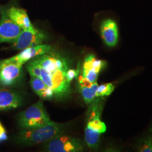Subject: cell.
I'll return each instance as SVG.
<instances>
[{
  "label": "cell",
  "mask_w": 152,
  "mask_h": 152,
  "mask_svg": "<svg viewBox=\"0 0 152 152\" xmlns=\"http://www.w3.org/2000/svg\"><path fill=\"white\" fill-rule=\"evenodd\" d=\"M70 65L65 55L52 49L28 61L26 68L31 76L41 78L53 90L55 99L63 100L71 94V83L66 78Z\"/></svg>",
  "instance_id": "cell-1"
},
{
  "label": "cell",
  "mask_w": 152,
  "mask_h": 152,
  "mask_svg": "<svg viewBox=\"0 0 152 152\" xmlns=\"http://www.w3.org/2000/svg\"><path fill=\"white\" fill-rule=\"evenodd\" d=\"M89 105L85 139L87 146L95 149L99 145L100 136L107 130V126L100 119L103 110L102 99L96 98Z\"/></svg>",
  "instance_id": "cell-2"
},
{
  "label": "cell",
  "mask_w": 152,
  "mask_h": 152,
  "mask_svg": "<svg viewBox=\"0 0 152 152\" xmlns=\"http://www.w3.org/2000/svg\"><path fill=\"white\" fill-rule=\"evenodd\" d=\"M78 78V90L81 95L83 99L84 102L87 104L92 103V102L96 98V91L98 85L97 82L91 83L87 81L81 76L77 77Z\"/></svg>",
  "instance_id": "cell-14"
},
{
  "label": "cell",
  "mask_w": 152,
  "mask_h": 152,
  "mask_svg": "<svg viewBox=\"0 0 152 152\" xmlns=\"http://www.w3.org/2000/svg\"><path fill=\"white\" fill-rule=\"evenodd\" d=\"M7 13L11 20L23 30L36 32L38 30L34 27L31 22L27 13L23 9L12 6L7 7Z\"/></svg>",
  "instance_id": "cell-12"
},
{
  "label": "cell",
  "mask_w": 152,
  "mask_h": 152,
  "mask_svg": "<svg viewBox=\"0 0 152 152\" xmlns=\"http://www.w3.org/2000/svg\"><path fill=\"white\" fill-rule=\"evenodd\" d=\"M22 77V65L0 60V86L15 85L20 81Z\"/></svg>",
  "instance_id": "cell-7"
},
{
  "label": "cell",
  "mask_w": 152,
  "mask_h": 152,
  "mask_svg": "<svg viewBox=\"0 0 152 152\" xmlns=\"http://www.w3.org/2000/svg\"><path fill=\"white\" fill-rule=\"evenodd\" d=\"M22 96L18 93L9 89H0V110L16 108L22 104Z\"/></svg>",
  "instance_id": "cell-13"
},
{
  "label": "cell",
  "mask_w": 152,
  "mask_h": 152,
  "mask_svg": "<svg viewBox=\"0 0 152 152\" xmlns=\"http://www.w3.org/2000/svg\"><path fill=\"white\" fill-rule=\"evenodd\" d=\"M45 149L49 152H78L84 149L81 140L63 134L45 142Z\"/></svg>",
  "instance_id": "cell-5"
},
{
  "label": "cell",
  "mask_w": 152,
  "mask_h": 152,
  "mask_svg": "<svg viewBox=\"0 0 152 152\" xmlns=\"http://www.w3.org/2000/svg\"><path fill=\"white\" fill-rule=\"evenodd\" d=\"M139 151L141 152H152V135L149 134L142 138L139 142Z\"/></svg>",
  "instance_id": "cell-17"
},
{
  "label": "cell",
  "mask_w": 152,
  "mask_h": 152,
  "mask_svg": "<svg viewBox=\"0 0 152 152\" xmlns=\"http://www.w3.org/2000/svg\"><path fill=\"white\" fill-rule=\"evenodd\" d=\"M52 49V46L50 45L42 44L23 49L18 54L3 60L6 62H14L19 65H23L33 58L49 52Z\"/></svg>",
  "instance_id": "cell-11"
},
{
  "label": "cell",
  "mask_w": 152,
  "mask_h": 152,
  "mask_svg": "<svg viewBox=\"0 0 152 152\" xmlns=\"http://www.w3.org/2000/svg\"><path fill=\"white\" fill-rule=\"evenodd\" d=\"M99 28L104 43L109 48L115 47L119 41L118 26L116 20L111 17L104 18Z\"/></svg>",
  "instance_id": "cell-9"
},
{
  "label": "cell",
  "mask_w": 152,
  "mask_h": 152,
  "mask_svg": "<svg viewBox=\"0 0 152 152\" xmlns=\"http://www.w3.org/2000/svg\"><path fill=\"white\" fill-rule=\"evenodd\" d=\"M6 140H7L6 131L0 121V141H6Z\"/></svg>",
  "instance_id": "cell-19"
},
{
  "label": "cell",
  "mask_w": 152,
  "mask_h": 152,
  "mask_svg": "<svg viewBox=\"0 0 152 152\" xmlns=\"http://www.w3.org/2000/svg\"><path fill=\"white\" fill-rule=\"evenodd\" d=\"M50 121L42 102L39 101L21 113L19 124L23 130H29L43 126Z\"/></svg>",
  "instance_id": "cell-4"
},
{
  "label": "cell",
  "mask_w": 152,
  "mask_h": 152,
  "mask_svg": "<svg viewBox=\"0 0 152 152\" xmlns=\"http://www.w3.org/2000/svg\"><path fill=\"white\" fill-rule=\"evenodd\" d=\"M115 86L112 83H108L99 86L96 91V98L108 96L114 91Z\"/></svg>",
  "instance_id": "cell-16"
},
{
  "label": "cell",
  "mask_w": 152,
  "mask_h": 152,
  "mask_svg": "<svg viewBox=\"0 0 152 152\" xmlns=\"http://www.w3.org/2000/svg\"><path fill=\"white\" fill-rule=\"evenodd\" d=\"M0 44L13 43L22 29L13 22L7 13V7L0 6Z\"/></svg>",
  "instance_id": "cell-6"
},
{
  "label": "cell",
  "mask_w": 152,
  "mask_h": 152,
  "mask_svg": "<svg viewBox=\"0 0 152 152\" xmlns=\"http://www.w3.org/2000/svg\"><path fill=\"white\" fill-rule=\"evenodd\" d=\"M105 65L104 60L98 59L93 54L87 55L83 60L81 76L87 81L97 82L99 74Z\"/></svg>",
  "instance_id": "cell-8"
},
{
  "label": "cell",
  "mask_w": 152,
  "mask_h": 152,
  "mask_svg": "<svg viewBox=\"0 0 152 152\" xmlns=\"http://www.w3.org/2000/svg\"><path fill=\"white\" fill-rule=\"evenodd\" d=\"M46 39V35L39 30L36 32H33L22 29L18 37L12 43V48L21 51L28 48L44 44Z\"/></svg>",
  "instance_id": "cell-10"
},
{
  "label": "cell",
  "mask_w": 152,
  "mask_h": 152,
  "mask_svg": "<svg viewBox=\"0 0 152 152\" xmlns=\"http://www.w3.org/2000/svg\"><path fill=\"white\" fill-rule=\"evenodd\" d=\"M64 130V127L63 125L50 121L43 126L29 130H23L19 133L17 139L24 145H37L48 142L63 134Z\"/></svg>",
  "instance_id": "cell-3"
},
{
  "label": "cell",
  "mask_w": 152,
  "mask_h": 152,
  "mask_svg": "<svg viewBox=\"0 0 152 152\" xmlns=\"http://www.w3.org/2000/svg\"><path fill=\"white\" fill-rule=\"evenodd\" d=\"M31 86L39 97L44 100H50L55 99L54 92L41 78L31 76Z\"/></svg>",
  "instance_id": "cell-15"
},
{
  "label": "cell",
  "mask_w": 152,
  "mask_h": 152,
  "mask_svg": "<svg viewBox=\"0 0 152 152\" xmlns=\"http://www.w3.org/2000/svg\"><path fill=\"white\" fill-rule=\"evenodd\" d=\"M80 75V68H78L77 69L69 68L66 73V78L68 83H71V82Z\"/></svg>",
  "instance_id": "cell-18"
}]
</instances>
